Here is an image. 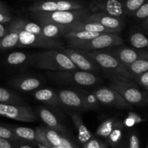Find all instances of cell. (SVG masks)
<instances>
[{"mask_svg": "<svg viewBox=\"0 0 148 148\" xmlns=\"http://www.w3.org/2000/svg\"><path fill=\"white\" fill-rule=\"evenodd\" d=\"M8 84L11 88L17 90L30 92L40 88L42 81L40 78L32 75H20L10 79Z\"/></svg>", "mask_w": 148, "mask_h": 148, "instance_id": "obj_17", "label": "cell"}, {"mask_svg": "<svg viewBox=\"0 0 148 148\" xmlns=\"http://www.w3.org/2000/svg\"><path fill=\"white\" fill-rule=\"evenodd\" d=\"M62 141H61V145L59 148H77L75 143H72L65 134H62Z\"/></svg>", "mask_w": 148, "mask_h": 148, "instance_id": "obj_39", "label": "cell"}, {"mask_svg": "<svg viewBox=\"0 0 148 148\" xmlns=\"http://www.w3.org/2000/svg\"><path fill=\"white\" fill-rule=\"evenodd\" d=\"M128 148H140V139L135 132H132L129 134Z\"/></svg>", "mask_w": 148, "mask_h": 148, "instance_id": "obj_38", "label": "cell"}, {"mask_svg": "<svg viewBox=\"0 0 148 148\" xmlns=\"http://www.w3.org/2000/svg\"><path fill=\"white\" fill-rule=\"evenodd\" d=\"M132 17L134 20H137L138 22H143L144 23L145 28L147 27V21H148V2L146 1L143 4L140 8L136 10L135 12L133 14Z\"/></svg>", "mask_w": 148, "mask_h": 148, "instance_id": "obj_33", "label": "cell"}, {"mask_svg": "<svg viewBox=\"0 0 148 148\" xmlns=\"http://www.w3.org/2000/svg\"><path fill=\"white\" fill-rule=\"evenodd\" d=\"M101 143L99 140H97L95 137H92L90 140H88L87 143L82 145V147L83 148H100L101 145Z\"/></svg>", "mask_w": 148, "mask_h": 148, "instance_id": "obj_40", "label": "cell"}, {"mask_svg": "<svg viewBox=\"0 0 148 148\" xmlns=\"http://www.w3.org/2000/svg\"><path fill=\"white\" fill-rule=\"evenodd\" d=\"M30 55L21 51H14L10 53L6 58L7 64L13 66H20L25 64H30Z\"/></svg>", "mask_w": 148, "mask_h": 148, "instance_id": "obj_27", "label": "cell"}, {"mask_svg": "<svg viewBox=\"0 0 148 148\" xmlns=\"http://www.w3.org/2000/svg\"><path fill=\"white\" fill-rule=\"evenodd\" d=\"M0 103L26 105L21 95L17 92L3 88H0Z\"/></svg>", "mask_w": 148, "mask_h": 148, "instance_id": "obj_24", "label": "cell"}, {"mask_svg": "<svg viewBox=\"0 0 148 148\" xmlns=\"http://www.w3.org/2000/svg\"><path fill=\"white\" fill-rule=\"evenodd\" d=\"M0 137L11 141H22L14 134L10 127L0 125Z\"/></svg>", "mask_w": 148, "mask_h": 148, "instance_id": "obj_36", "label": "cell"}, {"mask_svg": "<svg viewBox=\"0 0 148 148\" xmlns=\"http://www.w3.org/2000/svg\"><path fill=\"white\" fill-rule=\"evenodd\" d=\"M61 105L71 109L90 111L98 108V101L92 94L82 90H61L57 92Z\"/></svg>", "mask_w": 148, "mask_h": 148, "instance_id": "obj_4", "label": "cell"}, {"mask_svg": "<svg viewBox=\"0 0 148 148\" xmlns=\"http://www.w3.org/2000/svg\"><path fill=\"white\" fill-rule=\"evenodd\" d=\"M0 12L10 14V10L8 8V7H0Z\"/></svg>", "mask_w": 148, "mask_h": 148, "instance_id": "obj_45", "label": "cell"}, {"mask_svg": "<svg viewBox=\"0 0 148 148\" xmlns=\"http://www.w3.org/2000/svg\"><path fill=\"white\" fill-rule=\"evenodd\" d=\"M85 52L89 57L99 65L101 69L104 71L106 75H121L133 80V77L127 70L125 66L110 53L103 50Z\"/></svg>", "mask_w": 148, "mask_h": 148, "instance_id": "obj_6", "label": "cell"}, {"mask_svg": "<svg viewBox=\"0 0 148 148\" xmlns=\"http://www.w3.org/2000/svg\"><path fill=\"white\" fill-rule=\"evenodd\" d=\"M90 13L89 9L85 7L80 10L65 11L30 12V15L38 23H53L66 27L70 25L82 21Z\"/></svg>", "mask_w": 148, "mask_h": 148, "instance_id": "obj_3", "label": "cell"}, {"mask_svg": "<svg viewBox=\"0 0 148 148\" xmlns=\"http://www.w3.org/2000/svg\"><path fill=\"white\" fill-rule=\"evenodd\" d=\"M100 34L101 33L85 30H66L62 34V36L66 39L68 45H70L90 40L99 36Z\"/></svg>", "mask_w": 148, "mask_h": 148, "instance_id": "obj_22", "label": "cell"}, {"mask_svg": "<svg viewBox=\"0 0 148 148\" xmlns=\"http://www.w3.org/2000/svg\"><path fill=\"white\" fill-rule=\"evenodd\" d=\"M6 32H7V27L4 25V24L0 23V38L5 35Z\"/></svg>", "mask_w": 148, "mask_h": 148, "instance_id": "obj_44", "label": "cell"}, {"mask_svg": "<svg viewBox=\"0 0 148 148\" xmlns=\"http://www.w3.org/2000/svg\"><path fill=\"white\" fill-rule=\"evenodd\" d=\"M146 1H147V0H121L125 15L132 17L136 10Z\"/></svg>", "mask_w": 148, "mask_h": 148, "instance_id": "obj_30", "label": "cell"}, {"mask_svg": "<svg viewBox=\"0 0 148 148\" xmlns=\"http://www.w3.org/2000/svg\"><path fill=\"white\" fill-rule=\"evenodd\" d=\"M42 29L43 36L51 38L56 39L59 36H62L65 31L64 26L58 25L53 23H38Z\"/></svg>", "mask_w": 148, "mask_h": 148, "instance_id": "obj_26", "label": "cell"}, {"mask_svg": "<svg viewBox=\"0 0 148 148\" xmlns=\"http://www.w3.org/2000/svg\"><path fill=\"white\" fill-rule=\"evenodd\" d=\"M130 43L134 48L138 49H143L148 45L147 38L144 33L141 32H134L130 36Z\"/></svg>", "mask_w": 148, "mask_h": 148, "instance_id": "obj_29", "label": "cell"}, {"mask_svg": "<svg viewBox=\"0 0 148 148\" xmlns=\"http://www.w3.org/2000/svg\"><path fill=\"white\" fill-rule=\"evenodd\" d=\"M36 113L47 127L66 135V130L59 121L56 116L48 108L42 106L36 108Z\"/></svg>", "mask_w": 148, "mask_h": 148, "instance_id": "obj_18", "label": "cell"}, {"mask_svg": "<svg viewBox=\"0 0 148 148\" xmlns=\"http://www.w3.org/2000/svg\"><path fill=\"white\" fill-rule=\"evenodd\" d=\"M100 148H108V147H107V145L105 144V143H101V145H100Z\"/></svg>", "mask_w": 148, "mask_h": 148, "instance_id": "obj_47", "label": "cell"}, {"mask_svg": "<svg viewBox=\"0 0 148 148\" xmlns=\"http://www.w3.org/2000/svg\"><path fill=\"white\" fill-rule=\"evenodd\" d=\"M13 19L10 14H5V13L0 12V23H8Z\"/></svg>", "mask_w": 148, "mask_h": 148, "instance_id": "obj_42", "label": "cell"}, {"mask_svg": "<svg viewBox=\"0 0 148 148\" xmlns=\"http://www.w3.org/2000/svg\"><path fill=\"white\" fill-rule=\"evenodd\" d=\"M20 27H21L22 30H24L25 31L29 32V33L43 36L41 27L38 23H32V22L26 21V20L21 19L20 20Z\"/></svg>", "mask_w": 148, "mask_h": 148, "instance_id": "obj_34", "label": "cell"}, {"mask_svg": "<svg viewBox=\"0 0 148 148\" xmlns=\"http://www.w3.org/2000/svg\"><path fill=\"white\" fill-rule=\"evenodd\" d=\"M98 101L103 105L118 109L131 110L133 106L127 102L118 92L110 87H102L92 91Z\"/></svg>", "mask_w": 148, "mask_h": 148, "instance_id": "obj_11", "label": "cell"}, {"mask_svg": "<svg viewBox=\"0 0 148 148\" xmlns=\"http://www.w3.org/2000/svg\"><path fill=\"white\" fill-rule=\"evenodd\" d=\"M88 9L91 13L102 12L126 19L121 0H90Z\"/></svg>", "mask_w": 148, "mask_h": 148, "instance_id": "obj_14", "label": "cell"}, {"mask_svg": "<svg viewBox=\"0 0 148 148\" xmlns=\"http://www.w3.org/2000/svg\"><path fill=\"white\" fill-rule=\"evenodd\" d=\"M14 148H33L29 144L24 143V141H14Z\"/></svg>", "mask_w": 148, "mask_h": 148, "instance_id": "obj_43", "label": "cell"}, {"mask_svg": "<svg viewBox=\"0 0 148 148\" xmlns=\"http://www.w3.org/2000/svg\"><path fill=\"white\" fill-rule=\"evenodd\" d=\"M17 47L40 48L44 49H63L64 45L57 39L51 38L41 35L29 33L20 29Z\"/></svg>", "mask_w": 148, "mask_h": 148, "instance_id": "obj_8", "label": "cell"}, {"mask_svg": "<svg viewBox=\"0 0 148 148\" xmlns=\"http://www.w3.org/2000/svg\"><path fill=\"white\" fill-rule=\"evenodd\" d=\"M47 76L57 83L75 86H93L101 82V78L92 72L79 69L51 72L47 74Z\"/></svg>", "mask_w": 148, "mask_h": 148, "instance_id": "obj_5", "label": "cell"}, {"mask_svg": "<svg viewBox=\"0 0 148 148\" xmlns=\"http://www.w3.org/2000/svg\"><path fill=\"white\" fill-rule=\"evenodd\" d=\"M42 128H43V134H44L45 137L50 142L51 144L56 146V147H59L61 145V141H62V139H61L62 134L55 131V130L49 128V127H42Z\"/></svg>", "mask_w": 148, "mask_h": 148, "instance_id": "obj_32", "label": "cell"}, {"mask_svg": "<svg viewBox=\"0 0 148 148\" xmlns=\"http://www.w3.org/2000/svg\"><path fill=\"white\" fill-rule=\"evenodd\" d=\"M64 29L65 31H66V30H85V31L95 32V33H118L115 30L106 27L101 25L98 24V23L88 22L84 20L75 23V24L70 25L64 27Z\"/></svg>", "mask_w": 148, "mask_h": 148, "instance_id": "obj_19", "label": "cell"}, {"mask_svg": "<svg viewBox=\"0 0 148 148\" xmlns=\"http://www.w3.org/2000/svg\"><path fill=\"white\" fill-rule=\"evenodd\" d=\"M78 69L90 72H98L101 70L99 65L87 55L86 52L80 49L69 48L61 49Z\"/></svg>", "mask_w": 148, "mask_h": 148, "instance_id": "obj_12", "label": "cell"}, {"mask_svg": "<svg viewBox=\"0 0 148 148\" xmlns=\"http://www.w3.org/2000/svg\"><path fill=\"white\" fill-rule=\"evenodd\" d=\"M10 128L22 141L30 142L35 144L37 143L36 140V132L33 129L24 127H13V126H10Z\"/></svg>", "mask_w": 148, "mask_h": 148, "instance_id": "obj_25", "label": "cell"}, {"mask_svg": "<svg viewBox=\"0 0 148 148\" xmlns=\"http://www.w3.org/2000/svg\"><path fill=\"white\" fill-rule=\"evenodd\" d=\"M103 51L116 58L124 65L131 64L138 59H148V53L146 50L126 47L122 45L103 49Z\"/></svg>", "mask_w": 148, "mask_h": 148, "instance_id": "obj_13", "label": "cell"}, {"mask_svg": "<svg viewBox=\"0 0 148 148\" xmlns=\"http://www.w3.org/2000/svg\"><path fill=\"white\" fill-rule=\"evenodd\" d=\"M0 116L23 122L38 121V117L33 110L27 105L0 103Z\"/></svg>", "mask_w": 148, "mask_h": 148, "instance_id": "obj_10", "label": "cell"}, {"mask_svg": "<svg viewBox=\"0 0 148 148\" xmlns=\"http://www.w3.org/2000/svg\"><path fill=\"white\" fill-rule=\"evenodd\" d=\"M70 117L77 131V138L80 144L83 145L94 137L82 121L80 114L78 113H71Z\"/></svg>", "mask_w": 148, "mask_h": 148, "instance_id": "obj_21", "label": "cell"}, {"mask_svg": "<svg viewBox=\"0 0 148 148\" xmlns=\"http://www.w3.org/2000/svg\"><path fill=\"white\" fill-rule=\"evenodd\" d=\"M33 96L38 101L43 103L50 106L57 107L62 106L57 92L51 89L43 88V89L37 90L33 93Z\"/></svg>", "mask_w": 148, "mask_h": 148, "instance_id": "obj_20", "label": "cell"}, {"mask_svg": "<svg viewBox=\"0 0 148 148\" xmlns=\"http://www.w3.org/2000/svg\"><path fill=\"white\" fill-rule=\"evenodd\" d=\"M36 145H37L38 147V148H49L48 147H46V146L40 144V143H36Z\"/></svg>", "mask_w": 148, "mask_h": 148, "instance_id": "obj_46", "label": "cell"}, {"mask_svg": "<svg viewBox=\"0 0 148 148\" xmlns=\"http://www.w3.org/2000/svg\"><path fill=\"white\" fill-rule=\"evenodd\" d=\"M122 121L116 118H108L102 121L96 130L95 134L97 136L103 138H108V135L116 126L122 124Z\"/></svg>", "mask_w": 148, "mask_h": 148, "instance_id": "obj_23", "label": "cell"}, {"mask_svg": "<svg viewBox=\"0 0 148 148\" xmlns=\"http://www.w3.org/2000/svg\"><path fill=\"white\" fill-rule=\"evenodd\" d=\"M119 33H101L99 36L85 41L67 45L69 48L80 49L85 51H101L111 47L120 46L124 43V40L119 35Z\"/></svg>", "mask_w": 148, "mask_h": 148, "instance_id": "obj_7", "label": "cell"}, {"mask_svg": "<svg viewBox=\"0 0 148 148\" xmlns=\"http://www.w3.org/2000/svg\"><path fill=\"white\" fill-rule=\"evenodd\" d=\"M120 148H128V147H126V146H125V147H120Z\"/></svg>", "mask_w": 148, "mask_h": 148, "instance_id": "obj_49", "label": "cell"}, {"mask_svg": "<svg viewBox=\"0 0 148 148\" xmlns=\"http://www.w3.org/2000/svg\"><path fill=\"white\" fill-rule=\"evenodd\" d=\"M0 7H7V6L5 3L3 2V1H0Z\"/></svg>", "mask_w": 148, "mask_h": 148, "instance_id": "obj_48", "label": "cell"}, {"mask_svg": "<svg viewBox=\"0 0 148 148\" xmlns=\"http://www.w3.org/2000/svg\"><path fill=\"white\" fill-rule=\"evenodd\" d=\"M123 127H124V124L122 123L116 126L108 135V141L111 147H117L121 143L123 137Z\"/></svg>", "mask_w": 148, "mask_h": 148, "instance_id": "obj_31", "label": "cell"}, {"mask_svg": "<svg viewBox=\"0 0 148 148\" xmlns=\"http://www.w3.org/2000/svg\"><path fill=\"white\" fill-rule=\"evenodd\" d=\"M143 121H145V120L138 114L134 112H130L128 114V116L123 122V124H124V127H132L136 124H140Z\"/></svg>", "mask_w": 148, "mask_h": 148, "instance_id": "obj_35", "label": "cell"}, {"mask_svg": "<svg viewBox=\"0 0 148 148\" xmlns=\"http://www.w3.org/2000/svg\"><path fill=\"white\" fill-rule=\"evenodd\" d=\"M133 80L137 82L139 85L144 88L146 91L148 90V71L143 74L134 77Z\"/></svg>", "mask_w": 148, "mask_h": 148, "instance_id": "obj_37", "label": "cell"}, {"mask_svg": "<svg viewBox=\"0 0 148 148\" xmlns=\"http://www.w3.org/2000/svg\"><path fill=\"white\" fill-rule=\"evenodd\" d=\"M0 148H14V141L0 137Z\"/></svg>", "mask_w": 148, "mask_h": 148, "instance_id": "obj_41", "label": "cell"}, {"mask_svg": "<svg viewBox=\"0 0 148 148\" xmlns=\"http://www.w3.org/2000/svg\"><path fill=\"white\" fill-rule=\"evenodd\" d=\"M84 20L98 23L106 27L115 30L118 33L123 30L126 23V19L119 18L102 12L90 13Z\"/></svg>", "mask_w": 148, "mask_h": 148, "instance_id": "obj_15", "label": "cell"}, {"mask_svg": "<svg viewBox=\"0 0 148 148\" xmlns=\"http://www.w3.org/2000/svg\"><path fill=\"white\" fill-rule=\"evenodd\" d=\"M83 1L78 0H37L27 8L30 12H56L85 8Z\"/></svg>", "mask_w": 148, "mask_h": 148, "instance_id": "obj_9", "label": "cell"}, {"mask_svg": "<svg viewBox=\"0 0 148 148\" xmlns=\"http://www.w3.org/2000/svg\"><path fill=\"white\" fill-rule=\"evenodd\" d=\"M110 81L109 87L118 92L132 106H144L147 103V91L139 90L134 80L121 75H106Z\"/></svg>", "mask_w": 148, "mask_h": 148, "instance_id": "obj_2", "label": "cell"}, {"mask_svg": "<svg viewBox=\"0 0 148 148\" xmlns=\"http://www.w3.org/2000/svg\"><path fill=\"white\" fill-rule=\"evenodd\" d=\"M124 66L134 78V77L148 71V59H138Z\"/></svg>", "mask_w": 148, "mask_h": 148, "instance_id": "obj_28", "label": "cell"}, {"mask_svg": "<svg viewBox=\"0 0 148 148\" xmlns=\"http://www.w3.org/2000/svg\"><path fill=\"white\" fill-rule=\"evenodd\" d=\"M30 65L50 72L76 70L77 66L59 49H46L30 55Z\"/></svg>", "mask_w": 148, "mask_h": 148, "instance_id": "obj_1", "label": "cell"}, {"mask_svg": "<svg viewBox=\"0 0 148 148\" xmlns=\"http://www.w3.org/2000/svg\"><path fill=\"white\" fill-rule=\"evenodd\" d=\"M21 18H13L10 22V25L7 27V32L2 38H0V49L7 50L17 47L19 39V33L20 27Z\"/></svg>", "mask_w": 148, "mask_h": 148, "instance_id": "obj_16", "label": "cell"}]
</instances>
